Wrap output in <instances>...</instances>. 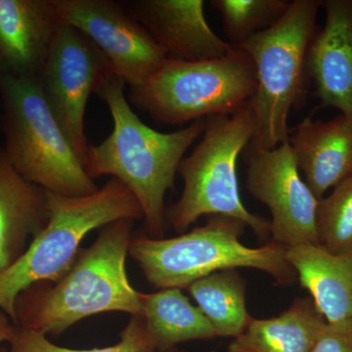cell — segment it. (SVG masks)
Segmentation results:
<instances>
[{"label": "cell", "mask_w": 352, "mask_h": 352, "mask_svg": "<svg viewBox=\"0 0 352 352\" xmlns=\"http://www.w3.org/2000/svg\"><path fill=\"white\" fill-rule=\"evenodd\" d=\"M126 85L112 75L97 89L113 127L100 144L89 145L83 166L94 180L110 175L122 182L138 201L149 237L162 239L168 227L164 197L175 186L187 150L205 131L206 119L170 133L155 131L132 111L124 95Z\"/></svg>", "instance_id": "1"}, {"label": "cell", "mask_w": 352, "mask_h": 352, "mask_svg": "<svg viewBox=\"0 0 352 352\" xmlns=\"http://www.w3.org/2000/svg\"><path fill=\"white\" fill-rule=\"evenodd\" d=\"M132 226L133 220L124 219L102 227L63 276L32 295L22 327L57 337L91 315L142 314L141 293L129 283L126 267Z\"/></svg>", "instance_id": "2"}, {"label": "cell", "mask_w": 352, "mask_h": 352, "mask_svg": "<svg viewBox=\"0 0 352 352\" xmlns=\"http://www.w3.org/2000/svg\"><path fill=\"white\" fill-rule=\"evenodd\" d=\"M48 221L24 254L0 273V309L18 325L21 294L41 283L56 282L73 265L85 236L119 220L144 219L131 191L111 178L96 193L82 197L46 191Z\"/></svg>", "instance_id": "3"}, {"label": "cell", "mask_w": 352, "mask_h": 352, "mask_svg": "<svg viewBox=\"0 0 352 352\" xmlns=\"http://www.w3.org/2000/svg\"><path fill=\"white\" fill-rule=\"evenodd\" d=\"M245 224L223 215H210L206 226L170 239L138 237L129 254L146 280L156 288L186 289L197 280L219 271L254 268L276 284L288 286L298 280L286 258V248L274 242L259 248L241 242Z\"/></svg>", "instance_id": "4"}, {"label": "cell", "mask_w": 352, "mask_h": 352, "mask_svg": "<svg viewBox=\"0 0 352 352\" xmlns=\"http://www.w3.org/2000/svg\"><path fill=\"white\" fill-rule=\"evenodd\" d=\"M322 0H294L276 24L237 46L254 62L256 89L250 99L256 129L245 160L288 143V120L302 94L308 46Z\"/></svg>", "instance_id": "5"}, {"label": "cell", "mask_w": 352, "mask_h": 352, "mask_svg": "<svg viewBox=\"0 0 352 352\" xmlns=\"http://www.w3.org/2000/svg\"><path fill=\"white\" fill-rule=\"evenodd\" d=\"M254 129L249 102L230 115L206 119L200 142L178 168L184 187L179 200L166 208L168 226L183 233L204 215H223L244 222L258 239L270 237V220L245 208L238 186V159Z\"/></svg>", "instance_id": "6"}, {"label": "cell", "mask_w": 352, "mask_h": 352, "mask_svg": "<svg viewBox=\"0 0 352 352\" xmlns=\"http://www.w3.org/2000/svg\"><path fill=\"white\" fill-rule=\"evenodd\" d=\"M0 101L4 155L23 178L60 196L98 191L48 107L38 80L0 71Z\"/></svg>", "instance_id": "7"}, {"label": "cell", "mask_w": 352, "mask_h": 352, "mask_svg": "<svg viewBox=\"0 0 352 352\" xmlns=\"http://www.w3.org/2000/svg\"><path fill=\"white\" fill-rule=\"evenodd\" d=\"M256 89L252 58L234 47L226 56L208 61L166 59L142 85L129 87V102L157 124L180 126L237 112Z\"/></svg>", "instance_id": "8"}, {"label": "cell", "mask_w": 352, "mask_h": 352, "mask_svg": "<svg viewBox=\"0 0 352 352\" xmlns=\"http://www.w3.org/2000/svg\"><path fill=\"white\" fill-rule=\"evenodd\" d=\"M115 75L105 55L75 28L62 23L39 76L51 112L85 164L88 147L85 119L90 95Z\"/></svg>", "instance_id": "9"}, {"label": "cell", "mask_w": 352, "mask_h": 352, "mask_svg": "<svg viewBox=\"0 0 352 352\" xmlns=\"http://www.w3.org/2000/svg\"><path fill=\"white\" fill-rule=\"evenodd\" d=\"M63 24L85 34L105 55L116 76L135 87L168 59L143 25L113 0H53Z\"/></svg>", "instance_id": "10"}, {"label": "cell", "mask_w": 352, "mask_h": 352, "mask_svg": "<svg viewBox=\"0 0 352 352\" xmlns=\"http://www.w3.org/2000/svg\"><path fill=\"white\" fill-rule=\"evenodd\" d=\"M247 189L270 208L271 242L289 248L318 244L319 201L300 176L289 143L249 157Z\"/></svg>", "instance_id": "11"}, {"label": "cell", "mask_w": 352, "mask_h": 352, "mask_svg": "<svg viewBox=\"0 0 352 352\" xmlns=\"http://www.w3.org/2000/svg\"><path fill=\"white\" fill-rule=\"evenodd\" d=\"M127 12L149 32L168 59L198 62L219 59L233 50L206 19L203 0H136Z\"/></svg>", "instance_id": "12"}, {"label": "cell", "mask_w": 352, "mask_h": 352, "mask_svg": "<svg viewBox=\"0 0 352 352\" xmlns=\"http://www.w3.org/2000/svg\"><path fill=\"white\" fill-rule=\"evenodd\" d=\"M325 25L315 32L307 72L322 107L352 118V0H324Z\"/></svg>", "instance_id": "13"}, {"label": "cell", "mask_w": 352, "mask_h": 352, "mask_svg": "<svg viewBox=\"0 0 352 352\" xmlns=\"http://www.w3.org/2000/svg\"><path fill=\"white\" fill-rule=\"evenodd\" d=\"M61 24L53 0H0V71L38 80Z\"/></svg>", "instance_id": "14"}, {"label": "cell", "mask_w": 352, "mask_h": 352, "mask_svg": "<svg viewBox=\"0 0 352 352\" xmlns=\"http://www.w3.org/2000/svg\"><path fill=\"white\" fill-rule=\"evenodd\" d=\"M288 143L300 173L318 200L351 177L352 118L342 113L326 122L307 118Z\"/></svg>", "instance_id": "15"}, {"label": "cell", "mask_w": 352, "mask_h": 352, "mask_svg": "<svg viewBox=\"0 0 352 352\" xmlns=\"http://www.w3.org/2000/svg\"><path fill=\"white\" fill-rule=\"evenodd\" d=\"M46 191L23 178L0 153V273L24 254L48 221Z\"/></svg>", "instance_id": "16"}, {"label": "cell", "mask_w": 352, "mask_h": 352, "mask_svg": "<svg viewBox=\"0 0 352 352\" xmlns=\"http://www.w3.org/2000/svg\"><path fill=\"white\" fill-rule=\"evenodd\" d=\"M286 258L329 324L352 322V254L303 244L287 248Z\"/></svg>", "instance_id": "17"}, {"label": "cell", "mask_w": 352, "mask_h": 352, "mask_svg": "<svg viewBox=\"0 0 352 352\" xmlns=\"http://www.w3.org/2000/svg\"><path fill=\"white\" fill-rule=\"evenodd\" d=\"M327 324L311 298H298L276 317L252 318L227 352H310Z\"/></svg>", "instance_id": "18"}, {"label": "cell", "mask_w": 352, "mask_h": 352, "mask_svg": "<svg viewBox=\"0 0 352 352\" xmlns=\"http://www.w3.org/2000/svg\"><path fill=\"white\" fill-rule=\"evenodd\" d=\"M141 316L157 352L175 351L190 340H212L217 332L203 311L190 302L182 289H162L140 295Z\"/></svg>", "instance_id": "19"}, {"label": "cell", "mask_w": 352, "mask_h": 352, "mask_svg": "<svg viewBox=\"0 0 352 352\" xmlns=\"http://www.w3.org/2000/svg\"><path fill=\"white\" fill-rule=\"evenodd\" d=\"M217 337H239L252 317L245 305V281L236 270L219 271L186 288Z\"/></svg>", "instance_id": "20"}, {"label": "cell", "mask_w": 352, "mask_h": 352, "mask_svg": "<svg viewBox=\"0 0 352 352\" xmlns=\"http://www.w3.org/2000/svg\"><path fill=\"white\" fill-rule=\"evenodd\" d=\"M288 0H212L210 6L223 21L228 43L237 47L259 32L266 31L283 17Z\"/></svg>", "instance_id": "21"}, {"label": "cell", "mask_w": 352, "mask_h": 352, "mask_svg": "<svg viewBox=\"0 0 352 352\" xmlns=\"http://www.w3.org/2000/svg\"><path fill=\"white\" fill-rule=\"evenodd\" d=\"M316 227L323 249L338 256L352 254V176L319 201Z\"/></svg>", "instance_id": "22"}, {"label": "cell", "mask_w": 352, "mask_h": 352, "mask_svg": "<svg viewBox=\"0 0 352 352\" xmlns=\"http://www.w3.org/2000/svg\"><path fill=\"white\" fill-rule=\"evenodd\" d=\"M120 340L115 346L102 349H74L56 346L43 333L32 329H16L10 347L7 352H156L149 335L144 318L141 315H132L126 328L120 332Z\"/></svg>", "instance_id": "23"}, {"label": "cell", "mask_w": 352, "mask_h": 352, "mask_svg": "<svg viewBox=\"0 0 352 352\" xmlns=\"http://www.w3.org/2000/svg\"><path fill=\"white\" fill-rule=\"evenodd\" d=\"M310 352H352V322L328 323Z\"/></svg>", "instance_id": "24"}, {"label": "cell", "mask_w": 352, "mask_h": 352, "mask_svg": "<svg viewBox=\"0 0 352 352\" xmlns=\"http://www.w3.org/2000/svg\"><path fill=\"white\" fill-rule=\"evenodd\" d=\"M16 329L17 328L14 326L13 321L9 318L8 315L0 309V344L10 342Z\"/></svg>", "instance_id": "25"}, {"label": "cell", "mask_w": 352, "mask_h": 352, "mask_svg": "<svg viewBox=\"0 0 352 352\" xmlns=\"http://www.w3.org/2000/svg\"><path fill=\"white\" fill-rule=\"evenodd\" d=\"M168 352H182V351H177V349H175V351H168Z\"/></svg>", "instance_id": "26"}]
</instances>
